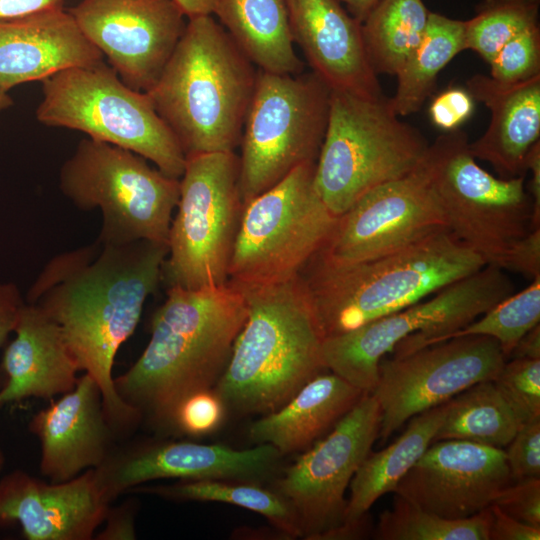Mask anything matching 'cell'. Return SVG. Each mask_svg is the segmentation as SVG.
<instances>
[{
  "label": "cell",
  "instance_id": "cell-1",
  "mask_svg": "<svg viewBox=\"0 0 540 540\" xmlns=\"http://www.w3.org/2000/svg\"><path fill=\"white\" fill-rule=\"evenodd\" d=\"M167 254V244L97 238L54 256L26 296L27 303L57 324L78 370L97 382L119 440L131 437L141 422L115 391V356L135 331L147 297L157 289Z\"/></svg>",
  "mask_w": 540,
  "mask_h": 540
},
{
  "label": "cell",
  "instance_id": "cell-2",
  "mask_svg": "<svg viewBox=\"0 0 540 540\" xmlns=\"http://www.w3.org/2000/svg\"><path fill=\"white\" fill-rule=\"evenodd\" d=\"M246 317L243 290L231 282L196 290L168 287L146 348L114 378L117 395L141 422L172 431L179 403L219 380Z\"/></svg>",
  "mask_w": 540,
  "mask_h": 540
},
{
  "label": "cell",
  "instance_id": "cell-3",
  "mask_svg": "<svg viewBox=\"0 0 540 540\" xmlns=\"http://www.w3.org/2000/svg\"><path fill=\"white\" fill-rule=\"evenodd\" d=\"M258 69L212 15L188 18L146 91L186 158L239 146Z\"/></svg>",
  "mask_w": 540,
  "mask_h": 540
},
{
  "label": "cell",
  "instance_id": "cell-4",
  "mask_svg": "<svg viewBox=\"0 0 540 540\" xmlns=\"http://www.w3.org/2000/svg\"><path fill=\"white\" fill-rule=\"evenodd\" d=\"M239 287L247 317L215 392L238 412L270 413L326 369L325 337L300 274Z\"/></svg>",
  "mask_w": 540,
  "mask_h": 540
},
{
  "label": "cell",
  "instance_id": "cell-5",
  "mask_svg": "<svg viewBox=\"0 0 540 540\" xmlns=\"http://www.w3.org/2000/svg\"><path fill=\"white\" fill-rule=\"evenodd\" d=\"M485 265L446 229L354 263H334L316 253L300 276L328 337L400 311Z\"/></svg>",
  "mask_w": 540,
  "mask_h": 540
},
{
  "label": "cell",
  "instance_id": "cell-6",
  "mask_svg": "<svg viewBox=\"0 0 540 540\" xmlns=\"http://www.w3.org/2000/svg\"><path fill=\"white\" fill-rule=\"evenodd\" d=\"M399 117L386 96L367 98L330 91L314 185L333 215H342L372 189L420 164L429 143Z\"/></svg>",
  "mask_w": 540,
  "mask_h": 540
},
{
  "label": "cell",
  "instance_id": "cell-7",
  "mask_svg": "<svg viewBox=\"0 0 540 540\" xmlns=\"http://www.w3.org/2000/svg\"><path fill=\"white\" fill-rule=\"evenodd\" d=\"M514 291L512 280L502 268L485 265L428 299L353 330L325 337L324 365L351 385L370 393L378 379L379 362L388 353L401 356L435 344Z\"/></svg>",
  "mask_w": 540,
  "mask_h": 540
},
{
  "label": "cell",
  "instance_id": "cell-8",
  "mask_svg": "<svg viewBox=\"0 0 540 540\" xmlns=\"http://www.w3.org/2000/svg\"><path fill=\"white\" fill-rule=\"evenodd\" d=\"M42 83L36 119L43 125L81 131L144 157L169 177L182 176L186 156L149 95L125 84L111 66L74 67Z\"/></svg>",
  "mask_w": 540,
  "mask_h": 540
},
{
  "label": "cell",
  "instance_id": "cell-9",
  "mask_svg": "<svg viewBox=\"0 0 540 540\" xmlns=\"http://www.w3.org/2000/svg\"><path fill=\"white\" fill-rule=\"evenodd\" d=\"M147 161L130 150L88 137L63 163L60 190L77 208L101 211L100 240L168 245L180 181Z\"/></svg>",
  "mask_w": 540,
  "mask_h": 540
},
{
  "label": "cell",
  "instance_id": "cell-10",
  "mask_svg": "<svg viewBox=\"0 0 540 540\" xmlns=\"http://www.w3.org/2000/svg\"><path fill=\"white\" fill-rule=\"evenodd\" d=\"M421 165L448 229L486 265L502 268L509 248L533 230L525 175L505 179L484 170L459 129L443 132L429 144Z\"/></svg>",
  "mask_w": 540,
  "mask_h": 540
},
{
  "label": "cell",
  "instance_id": "cell-11",
  "mask_svg": "<svg viewBox=\"0 0 540 540\" xmlns=\"http://www.w3.org/2000/svg\"><path fill=\"white\" fill-rule=\"evenodd\" d=\"M316 162L304 163L243 206L228 282L274 284L300 274L336 224L314 185Z\"/></svg>",
  "mask_w": 540,
  "mask_h": 540
},
{
  "label": "cell",
  "instance_id": "cell-12",
  "mask_svg": "<svg viewBox=\"0 0 540 540\" xmlns=\"http://www.w3.org/2000/svg\"><path fill=\"white\" fill-rule=\"evenodd\" d=\"M330 91L312 71L277 74L258 69L239 144L243 205L298 166L316 162L328 122Z\"/></svg>",
  "mask_w": 540,
  "mask_h": 540
},
{
  "label": "cell",
  "instance_id": "cell-13",
  "mask_svg": "<svg viewBox=\"0 0 540 540\" xmlns=\"http://www.w3.org/2000/svg\"><path fill=\"white\" fill-rule=\"evenodd\" d=\"M162 278L168 287L202 289L228 282L243 201L239 156L215 152L186 158Z\"/></svg>",
  "mask_w": 540,
  "mask_h": 540
},
{
  "label": "cell",
  "instance_id": "cell-14",
  "mask_svg": "<svg viewBox=\"0 0 540 540\" xmlns=\"http://www.w3.org/2000/svg\"><path fill=\"white\" fill-rule=\"evenodd\" d=\"M506 358L497 340L483 335L450 338L401 356L383 357L370 392L380 407L382 443L406 421L472 385L493 381Z\"/></svg>",
  "mask_w": 540,
  "mask_h": 540
},
{
  "label": "cell",
  "instance_id": "cell-15",
  "mask_svg": "<svg viewBox=\"0 0 540 540\" xmlns=\"http://www.w3.org/2000/svg\"><path fill=\"white\" fill-rule=\"evenodd\" d=\"M380 407L364 393L333 430L304 453L278 482L295 511L302 536L319 539L343 522L345 491L379 437Z\"/></svg>",
  "mask_w": 540,
  "mask_h": 540
},
{
  "label": "cell",
  "instance_id": "cell-16",
  "mask_svg": "<svg viewBox=\"0 0 540 540\" xmlns=\"http://www.w3.org/2000/svg\"><path fill=\"white\" fill-rule=\"evenodd\" d=\"M421 162L408 174L372 189L338 216L317 253L334 263H354L448 229Z\"/></svg>",
  "mask_w": 540,
  "mask_h": 540
},
{
  "label": "cell",
  "instance_id": "cell-17",
  "mask_svg": "<svg viewBox=\"0 0 540 540\" xmlns=\"http://www.w3.org/2000/svg\"><path fill=\"white\" fill-rule=\"evenodd\" d=\"M69 12L121 80L142 92L157 81L187 22L173 0H81Z\"/></svg>",
  "mask_w": 540,
  "mask_h": 540
},
{
  "label": "cell",
  "instance_id": "cell-18",
  "mask_svg": "<svg viewBox=\"0 0 540 540\" xmlns=\"http://www.w3.org/2000/svg\"><path fill=\"white\" fill-rule=\"evenodd\" d=\"M280 452L270 444L236 450L224 445L187 441H118L105 461L93 469L96 482L112 504L120 495L159 479L226 480L265 475Z\"/></svg>",
  "mask_w": 540,
  "mask_h": 540
},
{
  "label": "cell",
  "instance_id": "cell-19",
  "mask_svg": "<svg viewBox=\"0 0 540 540\" xmlns=\"http://www.w3.org/2000/svg\"><path fill=\"white\" fill-rule=\"evenodd\" d=\"M512 482L504 449L439 440L426 449L393 493L441 517L462 519L489 507Z\"/></svg>",
  "mask_w": 540,
  "mask_h": 540
},
{
  "label": "cell",
  "instance_id": "cell-20",
  "mask_svg": "<svg viewBox=\"0 0 540 540\" xmlns=\"http://www.w3.org/2000/svg\"><path fill=\"white\" fill-rule=\"evenodd\" d=\"M110 505L93 469L58 483L23 470L0 477V528L19 524L27 540H91Z\"/></svg>",
  "mask_w": 540,
  "mask_h": 540
},
{
  "label": "cell",
  "instance_id": "cell-21",
  "mask_svg": "<svg viewBox=\"0 0 540 540\" xmlns=\"http://www.w3.org/2000/svg\"><path fill=\"white\" fill-rule=\"evenodd\" d=\"M28 429L40 443V472L54 483L99 467L119 441L106 417L101 389L87 373L71 391L36 412Z\"/></svg>",
  "mask_w": 540,
  "mask_h": 540
},
{
  "label": "cell",
  "instance_id": "cell-22",
  "mask_svg": "<svg viewBox=\"0 0 540 540\" xmlns=\"http://www.w3.org/2000/svg\"><path fill=\"white\" fill-rule=\"evenodd\" d=\"M293 42L331 91L382 98L361 22L339 0H285Z\"/></svg>",
  "mask_w": 540,
  "mask_h": 540
},
{
  "label": "cell",
  "instance_id": "cell-23",
  "mask_svg": "<svg viewBox=\"0 0 540 540\" xmlns=\"http://www.w3.org/2000/svg\"><path fill=\"white\" fill-rule=\"evenodd\" d=\"M103 58L62 5L0 20V86L6 91Z\"/></svg>",
  "mask_w": 540,
  "mask_h": 540
},
{
  "label": "cell",
  "instance_id": "cell-24",
  "mask_svg": "<svg viewBox=\"0 0 540 540\" xmlns=\"http://www.w3.org/2000/svg\"><path fill=\"white\" fill-rule=\"evenodd\" d=\"M475 101L491 112L488 128L469 150L488 162L500 178L526 174L525 161L540 136V75L518 83H501L477 74L466 82Z\"/></svg>",
  "mask_w": 540,
  "mask_h": 540
},
{
  "label": "cell",
  "instance_id": "cell-25",
  "mask_svg": "<svg viewBox=\"0 0 540 540\" xmlns=\"http://www.w3.org/2000/svg\"><path fill=\"white\" fill-rule=\"evenodd\" d=\"M14 333L1 362L0 409L31 397L51 400L75 387L79 370L54 321L26 302Z\"/></svg>",
  "mask_w": 540,
  "mask_h": 540
},
{
  "label": "cell",
  "instance_id": "cell-26",
  "mask_svg": "<svg viewBox=\"0 0 540 540\" xmlns=\"http://www.w3.org/2000/svg\"><path fill=\"white\" fill-rule=\"evenodd\" d=\"M335 373H319L279 409L255 421L250 437L280 454L310 445L347 414L364 395Z\"/></svg>",
  "mask_w": 540,
  "mask_h": 540
},
{
  "label": "cell",
  "instance_id": "cell-27",
  "mask_svg": "<svg viewBox=\"0 0 540 540\" xmlns=\"http://www.w3.org/2000/svg\"><path fill=\"white\" fill-rule=\"evenodd\" d=\"M214 14L257 69L299 74L285 0H220Z\"/></svg>",
  "mask_w": 540,
  "mask_h": 540
},
{
  "label": "cell",
  "instance_id": "cell-28",
  "mask_svg": "<svg viewBox=\"0 0 540 540\" xmlns=\"http://www.w3.org/2000/svg\"><path fill=\"white\" fill-rule=\"evenodd\" d=\"M446 408L445 402L413 416L393 443L366 456L350 482L341 524L359 522L381 496L395 491L398 482L433 443Z\"/></svg>",
  "mask_w": 540,
  "mask_h": 540
},
{
  "label": "cell",
  "instance_id": "cell-29",
  "mask_svg": "<svg viewBox=\"0 0 540 540\" xmlns=\"http://www.w3.org/2000/svg\"><path fill=\"white\" fill-rule=\"evenodd\" d=\"M464 28L465 20L429 12L422 38L396 74L397 88L389 103L398 116L418 112L431 96L440 71L465 50Z\"/></svg>",
  "mask_w": 540,
  "mask_h": 540
},
{
  "label": "cell",
  "instance_id": "cell-30",
  "mask_svg": "<svg viewBox=\"0 0 540 540\" xmlns=\"http://www.w3.org/2000/svg\"><path fill=\"white\" fill-rule=\"evenodd\" d=\"M434 440H463L503 449L520 424L493 381L478 382L446 402Z\"/></svg>",
  "mask_w": 540,
  "mask_h": 540
},
{
  "label": "cell",
  "instance_id": "cell-31",
  "mask_svg": "<svg viewBox=\"0 0 540 540\" xmlns=\"http://www.w3.org/2000/svg\"><path fill=\"white\" fill-rule=\"evenodd\" d=\"M429 12L422 0H379L374 5L361 28L377 75L396 76L422 38Z\"/></svg>",
  "mask_w": 540,
  "mask_h": 540
},
{
  "label": "cell",
  "instance_id": "cell-32",
  "mask_svg": "<svg viewBox=\"0 0 540 540\" xmlns=\"http://www.w3.org/2000/svg\"><path fill=\"white\" fill-rule=\"evenodd\" d=\"M151 493L178 500L214 501L233 504L266 517L289 536H302L297 515L288 501L253 484H232L222 480H181L171 485L136 487L129 493Z\"/></svg>",
  "mask_w": 540,
  "mask_h": 540
},
{
  "label": "cell",
  "instance_id": "cell-33",
  "mask_svg": "<svg viewBox=\"0 0 540 540\" xmlns=\"http://www.w3.org/2000/svg\"><path fill=\"white\" fill-rule=\"evenodd\" d=\"M490 506L477 514L448 519L423 510L395 494L393 505L384 510L374 530L377 540H489Z\"/></svg>",
  "mask_w": 540,
  "mask_h": 540
},
{
  "label": "cell",
  "instance_id": "cell-34",
  "mask_svg": "<svg viewBox=\"0 0 540 540\" xmlns=\"http://www.w3.org/2000/svg\"><path fill=\"white\" fill-rule=\"evenodd\" d=\"M540 0H483L465 20V50L489 63L512 38L539 24Z\"/></svg>",
  "mask_w": 540,
  "mask_h": 540
},
{
  "label": "cell",
  "instance_id": "cell-35",
  "mask_svg": "<svg viewBox=\"0 0 540 540\" xmlns=\"http://www.w3.org/2000/svg\"><path fill=\"white\" fill-rule=\"evenodd\" d=\"M539 322L540 278H536L522 291L506 297L474 321L442 337L438 342L467 335L489 336L498 341L507 360L519 339Z\"/></svg>",
  "mask_w": 540,
  "mask_h": 540
},
{
  "label": "cell",
  "instance_id": "cell-36",
  "mask_svg": "<svg viewBox=\"0 0 540 540\" xmlns=\"http://www.w3.org/2000/svg\"><path fill=\"white\" fill-rule=\"evenodd\" d=\"M493 382L520 425L540 417V359H508Z\"/></svg>",
  "mask_w": 540,
  "mask_h": 540
},
{
  "label": "cell",
  "instance_id": "cell-37",
  "mask_svg": "<svg viewBox=\"0 0 540 540\" xmlns=\"http://www.w3.org/2000/svg\"><path fill=\"white\" fill-rule=\"evenodd\" d=\"M490 77L501 83H518L540 75L539 24L518 34L488 63Z\"/></svg>",
  "mask_w": 540,
  "mask_h": 540
},
{
  "label": "cell",
  "instance_id": "cell-38",
  "mask_svg": "<svg viewBox=\"0 0 540 540\" xmlns=\"http://www.w3.org/2000/svg\"><path fill=\"white\" fill-rule=\"evenodd\" d=\"M224 403L211 389L185 397L177 406L172 431L191 436L212 432L222 421Z\"/></svg>",
  "mask_w": 540,
  "mask_h": 540
},
{
  "label": "cell",
  "instance_id": "cell-39",
  "mask_svg": "<svg viewBox=\"0 0 540 540\" xmlns=\"http://www.w3.org/2000/svg\"><path fill=\"white\" fill-rule=\"evenodd\" d=\"M508 445L505 453L512 480L540 478V417L521 424Z\"/></svg>",
  "mask_w": 540,
  "mask_h": 540
},
{
  "label": "cell",
  "instance_id": "cell-40",
  "mask_svg": "<svg viewBox=\"0 0 540 540\" xmlns=\"http://www.w3.org/2000/svg\"><path fill=\"white\" fill-rule=\"evenodd\" d=\"M492 504L509 516L540 528V478L513 481L500 491Z\"/></svg>",
  "mask_w": 540,
  "mask_h": 540
},
{
  "label": "cell",
  "instance_id": "cell-41",
  "mask_svg": "<svg viewBox=\"0 0 540 540\" xmlns=\"http://www.w3.org/2000/svg\"><path fill=\"white\" fill-rule=\"evenodd\" d=\"M475 100L467 88L450 87L433 97L428 113L434 126L444 132L459 129L473 114Z\"/></svg>",
  "mask_w": 540,
  "mask_h": 540
},
{
  "label": "cell",
  "instance_id": "cell-42",
  "mask_svg": "<svg viewBox=\"0 0 540 540\" xmlns=\"http://www.w3.org/2000/svg\"><path fill=\"white\" fill-rule=\"evenodd\" d=\"M502 269L533 280L540 278V228L531 230L507 251Z\"/></svg>",
  "mask_w": 540,
  "mask_h": 540
},
{
  "label": "cell",
  "instance_id": "cell-43",
  "mask_svg": "<svg viewBox=\"0 0 540 540\" xmlns=\"http://www.w3.org/2000/svg\"><path fill=\"white\" fill-rule=\"evenodd\" d=\"M135 499H127L117 506H109L102 523L103 529L96 532V540H134L136 539L135 516L137 505Z\"/></svg>",
  "mask_w": 540,
  "mask_h": 540
},
{
  "label": "cell",
  "instance_id": "cell-44",
  "mask_svg": "<svg viewBox=\"0 0 540 540\" xmlns=\"http://www.w3.org/2000/svg\"><path fill=\"white\" fill-rule=\"evenodd\" d=\"M492 523L489 540H539L540 528L525 524L505 512L495 504L490 505Z\"/></svg>",
  "mask_w": 540,
  "mask_h": 540
},
{
  "label": "cell",
  "instance_id": "cell-45",
  "mask_svg": "<svg viewBox=\"0 0 540 540\" xmlns=\"http://www.w3.org/2000/svg\"><path fill=\"white\" fill-rule=\"evenodd\" d=\"M25 303L15 284L0 283V348L15 331Z\"/></svg>",
  "mask_w": 540,
  "mask_h": 540
},
{
  "label": "cell",
  "instance_id": "cell-46",
  "mask_svg": "<svg viewBox=\"0 0 540 540\" xmlns=\"http://www.w3.org/2000/svg\"><path fill=\"white\" fill-rule=\"evenodd\" d=\"M526 171L531 172L528 192L533 203L532 229L540 228V141L529 150L526 161Z\"/></svg>",
  "mask_w": 540,
  "mask_h": 540
},
{
  "label": "cell",
  "instance_id": "cell-47",
  "mask_svg": "<svg viewBox=\"0 0 540 540\" xmlns=\"http://www.w3.org/2000/svg\"><path fill=\"white\" fill-rule=\"evenodd\" d=\"M64 0H0V20L25 16L50 7L62 5Z\"/></svg>",
  "mask_w": 540,
  "mask_h": 540
},
{
  "label": "cell",
  "instance_id": "cell-48",
  "mask_svg": "<svg viewBox=\"0 0 540 540\" xmlns=\"http://www.w3.org/2000/svg\"><path fill=\"white\" fill-rule=\"evenodd\" d=\"M540 359V325L523 335L512 349L508 359ZM507 359V360H508Z\"/></svg>",
  "mask_w": 540,
  "mask_h": 540
},
{
  "label": "cell",
  "instance_id": "cell-49",
  "mask_svg": "<svg viewBox=\"0 0 540 540\" xmlns=\"http://www.w3.org/2000/svg\"><path fill=\"white\" fill-rule=\"evenodd\" d=\"M186 18L213 15L220 0H173Z\"/></svg>",
  "mask_w": 540,
  "mask_h": 540
},
{
  "label": "cell",
  "instance_id": "cell-50",
  "mask_svg": "<svg viewBox=\"0 0 540 540\" xmlns=\"http://www.w3.org/2000/svg\"><path fill=\"white\" fill-rule=\"evenodd\" d=\"M346 10L359 22H362L379 0H339Z\"/></svg>",
  "mask_w": 540,
  "mask_h": 540
},
{
  "label": "cell",
  "instance_id": "cell-51",
  "mask_svg": "<svg viewBox=\"0 0 540 540\" xmlns=\"http://www.w3.org/2000/svg\"><path fill=\"white\" fill-rule=\"evenodd\" d=\"M13 104V100L10 97L8 91L4 90L0 86V114L8 109Z\"/></svg>",
  "mask_w": 540,
  "mask_h": 540
},
{
  "label": "cell",
  "instance_id": "cell-52",
  "mask_svg": "<svg viewBox=\"0 0 540 540\" xmlns=\"http://www.w3.org/2000/svg\"><path fill=\"white\" fill-rule=\"evenodd\" d=\"M5 383H6V375H5L4 370H3V368H2V366L0 364V391L4 387Z\"/></svg>",
  "mask_w": 540,
  "mask_h": 540
},
{
  "label": "cell",
  "instance_id": "cell-53",
  "mask_svg": "<svg viewBox=\"0 0 540 540\" xmlns=\"http://www.w3.org/2000/svg\"><path fill=\"white\" fill-rule=\"evenodd\" d=\"M5 466V455L0 447V477Z\"/></svg>",
  "mask_w": 540,
  "mask_h": 540
}]
</instances>
